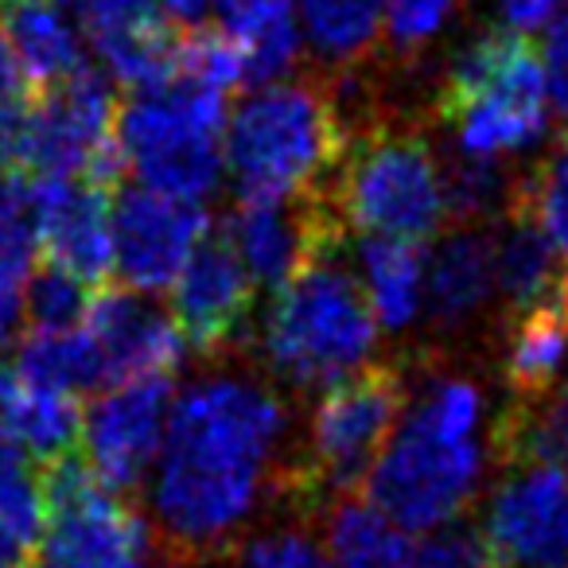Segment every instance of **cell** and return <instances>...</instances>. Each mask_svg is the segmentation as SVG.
<instances>
[{
	"label": "cell",
	"instance_id": "cell-1",
	"mask_svg": "<svg viewBox=\"0 0 568 568\" xmlns=\"http://www.w3.org/2000/svg\"><path fill=\"white\" fill-rule=\"evenodd\" d=\"M288 409L273 389L250 378H206L172 405L156 459L152 510L156 537L175 568H199L237 545L261 498L288 475L276 456Z\"/></svg>",
	"mask_w": 568,
	"mask_h": 568
},
{
	"label": "cell",
	"instance_id": "cell-2",
	"mask_svg": "<svg viewBox=\"0 0 568 568\" xmlns=\"http://www.w3.org/2000/svg\"><path fill=\"white\" fill-rule=\"evenodd\" d=\"M483 467V389L464 374H436L397 420L366 490L405 534H433L475 503Z\"/></svg>",
	"mask_w": 568,
	"mask_h": 568
},
{
	"label": "cell",
	"instance_id": "cell-3",
	"mask_svg": "<svg viewBox=\"0 0 568 568\" xmlns=\"http://www.w3.org/2000/svg\"><path fill=\"white\" fill-rule=\"evenodd\" d=\"M351 129L320 82H268L226 121V168L237 203L327 191Z\"/></svg>",
	"mask_w": 568,
	"mask_h": 568
},
{
	"label": "cell",
	"instance_id": "cell-4",
	"mask_svg": "<svg viewBox=\"0 0 568 568\" xmlns=\"http://www.w3.org/2000/svg\"><path fill=\"white\" fill-rule=\"evenodd\" d=\"M378 316L366 284L343 265L339 250L312 261L304 273L268 296L265 363L296 394H324L371 363Z\"/></svg>",
	"mask_w": 568,
	"mask_h": 568
},
{
	"label": "cell",
	"instance_id": "cell-5",
	"mask_svg": "<svg viewBox=\"0 0 568 568\" xmlns=\"http://www.w3.org/2000/svg\"><path fill=\"white\" fill-rule=\"evenodd\" d=\"M226 90L206 87L180 67L125 98L118 141L144 187L183 203H203L219 187L226 160Z\"/></svg>",
	"mask_w": 568,
	"mask_h": 568
},
{
	"label": "cell",
	"instance_id": "cell-6",
	"mask_svg": "<svg viewBox=\"0 0 568 568\" xmlns=\"http://www.w3.org/2000/svg\"><path fill=\"white\" fill-rule=\"evenodd\" d=\"M440 118L464 156L503 160L506 152L537 144L549 129L541 51L510 28L467 43L444 79Z\"/></svg>",
	"mask_w": 568,
	"mask_h": 568
},
{
	"label": "cell",
	"instance_id": "cell-7",
	"mask_svg": "<svg viewBox=\"0 0 568 568\" xmlns=\"http://www.w3.org/2000/svg\"><path fill=\"white\" fill-rule=\"evenodd\" d=\"M343 222L363 234L428 242L452 219L444 168L417 129L374 125L351 133L347 156L332 180Z\"/></svg>",
	"mask_w": 568,
	"mask_h": 568
},
{
	"label": "cell",
	"instance_id": "cell-8",
	"mask_svg": "<svg viewBox=\"0 0 568 568\" xmlns=\"http://www.w3.org/2000/svg\"><path fill=\"white\" fill-rule=\"evenodd\" d=\"M405 374L389 363H366L324 389L308 420V459L293 467V490L312 514L366 487L405 413Z\"/></svg>",
	"mask_w": 568,
	"mask_h": 568
},
{
	"label": "cell",
	"instance_id": "cell-9",
	"mask_svg": "<svg viewBox=\"0 0 568 568\" xmlns=\"http://www.w3.org/2000/svg\"><path fill=\"white\" fill-rule=\"evenodd\" d=\"M43 545L59 568H175L144 514L94 475L79 448L40 467Z\"/></svg>",
	"mask_w": 568,
	"mask_h": 568
},
{
	"label": "cell",
	"instance_id": "cell-10",
	"mask_svg": "<svg viewBox=\"0 0 568 568\" xmlns=\"http://www.w3.org/2000/svg\"><path fill=\"white\" fill-rule=\"evenodd\" d=\"M343 230L347 222L335 206L332 187L293 199L237 203V211L226 219V237L242 257L245 273L268 293H276L324 253L339 250Z\"/></svg>",
	"mask_w": 568,
	"mask_h": 568
},
{
	"label": "cell",
	"instance_id": "cell-11",
	"mask_svg": "<svg viewBox=\"0 0 568 568\" xmlns=\"http://www.w3.org/2000/svg\"><path fill=\"white\" fill-rule=\"evenodd\" d=\"M483 514L490 568H568V475L552 464H506Z\"/></svg>",
	"mask_w": 568,
	"mask_h": 568
},
{
	"label": "cell",
	"instance_id": "cell-12",
	"mask_svg": "<svg viewBox=\"0 0 568 568\" xmlns=\"http://www.w3.org/2000/svg\"><path fill=\"white\" fill-rule=\"evenodd\" d=\"M168 413H172V374L118 382L82 413L79 452L105 487L133 495L160 459Z\"/></svg>",
	"mask_w": 568,
	"mask_h": 568
},
{
	"label": "cell",
	"instance_id": "cell-13",
	"mask_svg": "<svg viewBox=\"0 0 568 568\" xmlns=\"http://www.w3.org/2000/svg\"><path fill=\"white\" fill-rule=\"evenodd\" d=\"M206 234L211 219L199 203L149 187H118L113 195V261L136 293H168Z\"/></svg>",
	"mask_w": 568,
	"mask_h": 568
},
{
	"label": "cell",
	"instance_id": "cell-14",
	"mask_svg": "<svg viewBox=\"0 0 568 568\" xmlns=\"http://www.w3.org/2000/svg\"><path fill=\"white\" fill-rule=\"evenodd\" d=\"M28 211L43 261L67 268L90 288L110 281L113 261V199L71 175H28Z\"/></svg>",
	"mask_w": 568,
	"mask_h": 568
},
{
	"label": "cell",
	"instance_id": "cell-15",
	"mask_svg": "<svg viewBox=\"0 0 568 568\" xmlns=\"http://www.w3.org/2000/svg\"><path fill=\"white\" fill-rule=\"evenodd\" d=\"M253 293L257 284L245 273L226 230H211L187 257L180 281L172 284L175 324L183 339L206 358L234 351L250 332Z\"/></svg>",
	"mask_w": 568,
	"mask_h": 568
},
{
	"label": "cell",
	"instance_id": "cell-16",
	"mask_svg": "<svg viewBox=\"0 0 568 568\" xmlns=\"http://www.w3.org/2000/svg\"><path fill=\"white\" fill-rule=\"evenodd\" d=\"M90 335L102 347L105 378L118 382L172 374L183 358V332L172 312L136 288H102L90 304Z\"/></svg>",
	"mask_w": 568,
	"mask_h": 568
},
{
	"label": "cell",
	"instance_id": "cell-17",
	"mask_svg": "<svg viewBox=\"0 0 568 568\" xmlns=\"http://www.w3.org/2000/svg\"><path fill=\"white\" fill-rule=\"evenodd\" d=\"M79 12L90 48L118 87L141 90L175 71L180 36L156 0H82Z\"/></svg>",
	"mask_w": 568,
	"mask_h": 568
},
{
	"label": "cell",
	"instance_id": "cell-18",
	"mask_svg": "<svg viewBox=\"0 0 568 568\" xmlns=\"http://www.w3.org/2000/svg\"><path fill=\"white\" fill-rule=\"evenodd\" d=\"M498 296L495 222H459L428 257L425 308L436 332H464Z\"/></svg>",
	"mask_w": 568,
	"mask_h": 568
},
{
	"label": "cell",
	"instance_id": "cell-19",
	"mask_svg": "<svg viewBox=\"0 0 568 568\" xmlns=\"http://www.w3.org/2000/svg\"><path fill=\"white\" fill-rule=\"evenodd\" d=\"M0 433L20 444L40 467L51 464L82 440L79 397L28 378L12 363L0 366Z\"/></svg>",
	"mask_w": 568,
	"mask_h": 568
},
{
	"label": "cell",
	"instance_id": "cell-20",
	"mask_svg": "<svg viewBox=\"0 0 568 568\" xmlns=\"http://www.w3.org/2000/svg\"><path fill=\"white\" fill-rule=\"evenodd\" d=\"M568 366V288L549 296L537 308L521 312L506 327L503 374L510 386V402H537L545 389L560 382Z\"/></svg>",
	"mask_w": 568,
	"mask_h": 568
},
{
	"label": "cell",
	"instance_id": "cell-21",
	"mask_svg": "<svg viewBox=\"0 0 568 568\" xmlns=\"http://www.w3.org/2000/svg\"><path fill=\"white\" fill-rule=\"evenodd\" d=\"M568 288V265L552 242L541 234L534 219L521 206L510 203L506 211V230L498 234V301H503V320L537 308L549 296Z\"/></svg>",
	"mask_w": 568,
	"mask_h": 568
},
{
	"label": "cell",
	"instance_id": "cell-22",
	"mask_svg": "<svg viewBox=\"0 0 568 568\" xmlns=\"http://www.w3.org/2000/svg\"><path fill=\"white\" fill-rule=\"evenodd\" d=\"M358 257H363V284L374 304V316H378V327L405 332L425 308V242L366 234L358 245Z\"/></svg>",
	"mask_w": 568,
	"mask_h": 568
},
{
	"label": "cell",
	"instance_id": "cell-23",
	"mask_svg": "<svg viewBox=\"0 0 568 568\" xmlns=\"http://www.w3.org/2000/svg\"><path fill=\"white\" fill-rule=\"evenodd\" d=\"M4 28L17 48L24 74L36 90H48L55 82L71 79L87 67V48L71 20L63 17L55 0H12L4 9Z\"/></svg>",
	"mask_w": 568,
	"mask_h": 568
},
{
	"label": "cell",
	"instance_id": "cell-24",
	"mask_svg": "<svg viewBox=\"0 0 568 568\" xmlns=\"http://www.w3.org/2000/svg\"><path fill=\"white\" fill-rule=\"evenodd\" d=\"M324 552L332 568H409L413 545L394 518L358 495L324 506Z\"/></svg>",
	"mask_w": 568,
	"mask_h": 568
},
{
	"label": "cell",
	"instance_id": "cell-25",
	"mask_svg": "<svg viewBox=\"0 0 568 568\" xmlns=\"http://www.w3.org/2000/svg\"><path fill=\"white\" fill-rule=\"evenodd\" d=\"M389 0H301L304 43L327 71H351L374 51Z\"/></svg>",
	"mask_w": 568,
	"mask_h": 568
},
{
	"label": "cell",
	"instance_id": "cell-26",
	"mask_svg": "<svg viewBox=\"0 0 568 568\" xmlns=\"http://www.w3.org/2000/svg\"><path fill=\"white\" fill-rule=\"evenodd\" d=\"M43 541L40 464L0 433V568H24Z\"/></svg>",
	"mask_w": 568,
	"mask_h": 568
},
{
	"label": "cell",
	"instance_id": "cell-27",
	"mask_svg": "<svg viewBox=\"0 0 568 568\" xmlns=\"http://www.w3.org/2000/svg\"><path fill=\"white\" fill-rule=\"evenodd\" d=\"M503 464H552L568 475V382L545 389L537 402L514 405L503 413L495 433Z\"/></svg>",
	"mask_w": 568,
	"mask_h": 568
},
{
	"label": "cell",
	"instance_id": "cell-28",
	"mask_svg": "<svg viewBox=\"0 0 568 568\" xmlns=\"http://www.w3.org/2000/svg\"><path fill=\"white\" fill-rule=\"evenodd\" d=\"M17 371H24L28 378L43 382V386L59 389V394L82 397L90 389L105 386V358L102 347L94 343V335L71 327V332H32L20 343Z\"/></svg>",
	"mask_w": 568,
	"mask_h": 568
},
{
	"label": "cell",
	"instance_id": "cell-29",
	"mask_svg": "<svg viewBox=\"0 0 568 568\" xmlns=\"http://www.w3.org/2000/svg\"><path fill=\"white\" fill-rule=\"evenodd\" d=\"M514 206L529 214L541 226V234L552 242V250L568 265V144H560L549 160L534 168L529 175L514 180Z\"/></svg>",
	"mask_w": 568,
	"mask_h": 568
},
{
	"label": "cell",
	"instance_id": "cell-30",
	"mask_svg": "<svg viewBox=\"0 0 568 568\" xmlns=\"http://www.w3.org/2000/svg\"><path fill=\"white\" fill-rule=\"evenodd\" d=\"M90 284L43 261L24 281V316L32 332H71L90 316Z\"/></svg>",
	"mask_w": 568,
	"mask_h": 568
},
{
	"label": "cell",
	"instance_id": "cell-31",
	"mask_svg": "<svg viewBox=\"0 0 568 568\" xmlns=\"http://www.w3.org/2000/svg\"><path fill=\"white\" fill-rule=\"evenodd\" d=\"M36 250L40 245L28 211V175L0 168V288H24Z\"/></svg>",
	"mask_w": 568,
	"mask_h": 568
},
{
	"label": "cell",
	"instance_id": "cell-32",
	"mask_svg": "<svg viewBox=\"0 0 568 568\" xmlns=\"http://www.w3.org/2000/svg\"><path fill=\"white\" fill-rule=\"evenodd\" d=\"M304 521L308 518L237 541V549H230V568H332L327 552L320 549Z\"/></svg>",
	"mask_w": 568,
	"mask_h": 568
},
{
	"label": "cell",
	"instance_id": "cell-33",
	"mask_svg": "<svg viewBox=\"0 0 568 568\" xmlns=\"http://www.w3.org/2000/svg\"><path fill=\"white\" fill-rule=\"evenodd\" d=\"M459 0H389L386 4V40L394 51L413 55L420 51L456 12Z\"/></svg>",
	"mask_w": 568,
	"mask_h": 568
},
{
	"label": "cell",
	"instance_id": "cell-34",
	"mask_svg": "<svg viewBox=\"0 0 568 568\" xmlns=\"http://www.w3.org/2000/svg\"><path fill=\"white\" fill-rule=\"evenodd\" d=\"M409 568H490L487 545L471 526H440L413 549Z\"/></svg>",
	"mask_w": 568,
	"mask_h": 568
},
{
	"label": "cell",
	"instance_id": "cell-35",
	"mask_svg": "<svg viewBox=\"0 0 568 568\" xmlns=\"http://www.w3.org/2000/svg\"><path fill=\"white\" fill-rule=\"evenodd\" d=\"M214 12L222 20L219 28L237 43L276 20L296 17V0H214Z\"/></svg>",
	"mask_w": 568,
	"mask_h": 568
},
{
	"label": "cell",
	"instance_id": "cell-36",
	"mask_svg": "<svg viewBox=\"0 0 568 568\" xmlns=\"http://www.w3.org/2000/svg\"><path fill=\"white\" fill-rule=\"evenodd\" d=\"M541 67H545V87H549V102L568 121V12L545 28Z\"/></svg>",
	"mask_w": 568,
	"mask_h": 568
},
{
	"label": "cell",
	"instance_id": "cell-37",
	"mask_svg": "<svg viewBox=\"0 0 568 568\" xmlns=\"http://www.w3.org/2000/svg\"><path fill=\"white\" fill-rule=\"evenodd\" d=\"M36 98V87L28 82L24 63L9 40V28L0 24V121L20 113Z\"/></svg>",
	"mask_w": 568,
	"mask_h": 568
},
{
	"label": "cell",
	"instance_id": "cell-38",
	"mask_svg": "<svg viewBox=\"0 0 568 568\" xmlns=\"http://www.w3.org/2000/svg\"><path fill=\"white\" fill-rule=\"evenodd\" d=\"M490 4L503 17V24L521 36L537 32V28H549L568 9V0H490Z\"/></svg>",
	"mask_w": 568,
	"mask_h": 568
},
{
	"label": "cell",
	"instance_id": "cell-39",
	"mask_svg": "<svg viewBox=\"0 0 568 568\" xmlns=\"http://www.w3.org/2000/svg\"><path fill=\"white\" fill-rule=\"evenodd\" d=\"M20 320H24V288H0V355L17 339Z\"/></svg>",
	"mask_w": 568,
	"mask_h": 568
},
{
	"label": "cell",
	"instance_id": "cell-40",
	"mask_svg": "<svg viewBox=\"0 0 568 568\" xmlns=\"http://www.w3.org/2000/svg\"><path fill=\"white\" fill-rule=\"evenodd\" d=\"M164 17L180 20L187 28H199L206 20V12H214V0H156Z\"/></svg>",
	"mask_w": 568,
	"mask_h": 568
},
{
	"label": "cell",
	"instance_id": "cell-41",
	"mask_svg": "<svg viewBox=\"0 0 568 568\" xmlns=\"http://www.w3.org/2000/svg\"><path fill=\"white\" fill-rule=\"evenodd\" d=\"M24 568H59V565H51V560H28Z\"/></svg>",
	"mask_w": 568,
	"mask_h": 568
},
{
	"label": "cell",
	"instance_id": "cell-42",
	"mask_svg": "<svg viewBox=\"0 0 568 568\" xmlns=\"http://www.w3.org/2000/svg\"><path fill=\"white\" fill-rule=\"evenodd\" d=\"M55 4H74V9H79V4H82V0H55Z\"/></svg>",
	"mask_w": 568,
	"mask_h": 568
},
{
	"label": "cell",
	"instance_id": "cell-43",
	"mask_svg": "<svg viewBox=\"0 0 568 568\" xmlns=\"http://www.w3.org/2000/svg\"><path fill=\"white\" fill-rule=\"evenodd\" d=\"M9 4H12V0H0V12H4V9H9Z\"/></svg>",
	"mask_w": 568,
	"mask_h": 568
},
{
	"label": "cell",
	"instance_id": "cell-44",
	"mask_svg": "<svg viewBox=\"0 0 568 568\" xmlns=\"http://www.w3.org/2000/svg\"><path fill=\"white\" fill-rule=\"evenodd\" d=\"M565 129H568V121H565Z\"/></svg>",
	"mask_w": 568,
	"mask_h": 568
}]
</instances>
